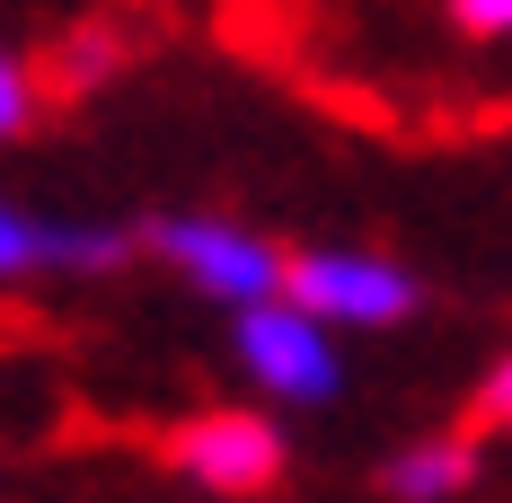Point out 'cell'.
<instances>
[{"label":"cell","instance_id":"obj_4","mask_svg":"<svg viewBox=\"0 0 512 503\" xmlns=\"http://www.w3.org/2000/svg\"><path fill=\"white\" fill-rule=\"evenodd\" d=\"M168 459H177L186 486L248 503V495H265V486L283 477V433H274L265 415H248V406H212V415H186V424H177Z\"/></svg>","mask_w":512,"mask_h":503},{"label":"cell","instance_id":"obj_1","mask_svg":"<svg viewBox=\"0 0 512 503\" xmlns=\"http://www.w3.org/2000/svg\"><path fill=\"white\" fill-rule=\"evenodd\" d=\"M283 301L309 309L318 327L371 336V327H407L415 301H424V283H415L398 256H380V248H301L292 274H283Z\"/></svg>","mask_w":512,"mask_h":503},{"label":"cell","instance_id":"obj_7","mask_svg":"<svg viewBox=\"0 0 512 503\" xmlns=\"http://www.w3.org/2000/svg\"><path fill=\"white\" fill-rule=\"evenodd\" d=\"M27 71H18V53L0 45V142H9V133H18V124H27Z\"/></svg>","mask_w":512,"mask_h":503},{"label":"cell","instance_id":"obj_2","mask_svg":"<svg viewBox=\"0 0 512 503\" xmlns=\"http://www.w3.org/2000/svg\"><path fill=\"white\" fill-rule=\"evenodd\" d=\"M230 353L274 406H327L345 389V353H336V327H318L309 309L292 301H256L230 318Z\"/></svg>","mask_w":512,"mask_h":503},{"label":"cell","instance_id":"obj_9","mask_svg":"<svg viewBox=\"0 0 512 503\" xmlns=\"http://www.w3.org/2000/svg\"><path fill=\"white\" fill-rule=\"evenodd\" d=\"M477 406H486L495 424H512V353L495 362V371H486V389H477Z\"/></svg>","mask_w":512,"mask_h":503},{"label":"cell","instance_id":"obj_6","mask_svg":"<svg viewBox=\"0 0 512 503\" xmlns=\"http://www.w3.org/2000/svg\"><path fill=\"white\" fill-rule=\"evenodd\" d=\"M380 486H389V503H460L468 486H477V451H468V442H451V433L407 442V451H389Z\"/></svg>","mask_w":512,"mask_h":503},{"label":"cell","instance_id":"obj_5","mask_svg":"<svg viewBox=\"0 0 512 503\" xmlns=\"http://www.w3.org/2000/svg\"><path fill=\"white\" fill-rule=\"evenodd\" d=\"M124 256V230H89V221H45V212H27V203L0 195V283H18V274H98Z\"/></svg>","mask_w":512,"mask_h":503},{"label":"cell","instance_id":"obj_3","mask_svg":"<svg viewBox=\"0 0 512 503\" xmlns=\"http://www.w3.org/2000/svg\"><path fill=\"white\" fill-rule=\"evenodd\" d=\"M151 248L221 309H256V301H283V274H292V256L274 248V239H256L239 221H212V212H168L151 230Z\"/></svg>","mask_w":512,"mask_h":503},{"label":"cell","instance_id":"obj_8","mask_svg":"<svg viewBox=\"0 0 512 503\" xmlns=\"http://www.w3.org/2000/svg\"><path fill=\"white\" fill-rule=\"evenodd\" d=\"M460 36H512V0H451Z\"/></svg>","mask_w":512,"mask_h":503}]
</instances>
